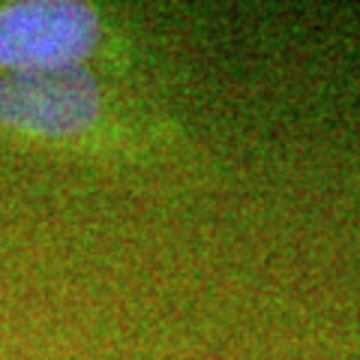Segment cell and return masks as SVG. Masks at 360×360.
I'll return each mask as SVG.
<instances>
[{"label":"cell","mask_w":360,"mask_h":360,"mask_svg":"<svg viewBox=\"0 0 360 360\" xmlns=\"http://www.w3.org/2000/svg\"><path fill=\"white\" fill-rule=\"evenodd\" d=\"M0 141L105 172L195 165V129L144 82L94 70L0 75Z\"/></svg>","instance_id":"6da1fadb"},{"label":"cell","mask_w":360,"mask_h":360,"mask_svg":"<svg viewBox=\"0 0 360 360\" xmlns=\"http://www.w3.org/2000/svg\"><path fill=\"white\" fill-rule=\"evenodd\" d=\"M148 63L150 42L129 6L108 0L0 4V75L94 70L141 82Z\"/></svg>","instance_id":"7a4b0ae2"}]
</instances>
